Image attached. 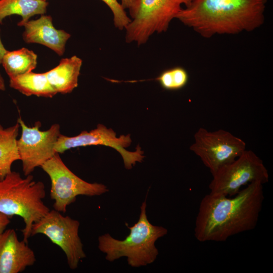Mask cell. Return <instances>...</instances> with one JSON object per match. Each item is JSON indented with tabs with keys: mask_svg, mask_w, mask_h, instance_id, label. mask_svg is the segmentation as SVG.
<instances>
[{
	"mask_svg": "<svg viewBox=\"0 0 273 273\" xmlns=\"http://www.w3.org/2000/svg\"><path fill=\"white\" fill-rule=\"evenodd\" d=\"M263 184L254 181L232 197L206 195L196 216L194 235L201 242H223L254 229L264 199Z\"/></svg>",
	"mask_w": 273,
	"mask_h": 273,
	"instance_id": "cell-1",
	"label": "cell"
},
{
	"mask_svg": "<svg viewBox=\"0 0 273 273\" xmlns=\"http://www.w3.org/2000/svg\"><path fill=\"white\" fill-rule=\"evenodd\" d=\"M266 0H192L176 17L202 37L251 31L264 21Z\"/></svg>",
	"mask_w": 273,
	"mask_h": 273,
	"instance_id": "cell-2",
	"label": "cell"
},
{
	"mask_svg": "<svg viewBox=\"0 0 273 273\" xmlns=\"http://www.w3.org/2000/svg\"><path fill=\"white\" fill-rule=\"evenodd\" d=\"M25 176L12 171L0 178V213L10 218L17 215L23 218V240L27 243L32 225L50 210L42 201L46 196L44 184L34 180L31 174Z\"/></svg>",
	"mask_w": 273,
	"mask_h": 273,
	"instance_id": "cell-3",
	"label": "cell"
},
{
	"mask_svg": "<svg viewBox=\"0 0 273 273\" xmlns=\"http://www.w3.org/2000/svg\"><path fill=\"white\" fill-rule=\"evenodd\" d=\"M146 200L141 206L137 222L128 226L129 234L123 240L116 239L109 234L98 238V248L106 254L107 260L112 262L126 257L128 265L133 267L146 266L154 262L158 255L156 241L165 236L167 230L154 225L148 220L146 214Z\"/></svg>",
	"mask_w": 273,
	"mask_h": 273,
	"instance_id": "cell-4",
	"label": "cell"
},
{
	"mask_svg": "<svg viewBox=\"0 0 273 273\" xmlns=\"http://www.w3.org/2000/svg\"><path fill=\"white\" fill-rule=\"evenodd\" d=\"M192 0H132L131 21L125 28V41L146 43L154 33L166 32L170 22Z\"/></svg>",
	"mask_w": 273,
	"mask_h": 273,
	"instance_id": "cell-5",
	"label": "cell"
},
{
	"mask_svg": "<svg viewBox=\"0 0 273 273\" xmlns=\"http://www.w3.org/2000/svg\"><path fill=\"white\" fill-rule=\"evenodd\" d=\"M51 180L50 197L54 209L65 213L68 206L79 195L99 196L107 192V187L97 183L86 181L74 174L56 153L41 167Z\"/></svg>",
	"mask_w": 273,
	"mask_h": 273,
	"instance_id": "cell-6",
	"label": "cell"
},
{
	"mask_svg": "<svg viewBox=\"0 0 273 273\" xmlns=\"http://www.w3.org/2000/svg\"><path fill=\"white\" fill-rule=\"evenodd\" d=\"M212 175L209 185L210 193L226 197L235 196L243 186L251 183L264 184L269 180L268 172L262 160L254 152L247 150Z\"/></svg>",
	"mask_w": 273,
	"mask_h": 273,
	"instance_id": "cell-7",
	"label": "cell"
},
{
	"mask_svg": "<svg viewBox=\"0 0 273 273\" xmlns=\"http://www.w3.org/2000/svg\"><path fill=\"white\" fill-rule=\"evenodd\" d=\"M194 136V142L190 149L200 158L212 175L246 150L243 140L222 129L211 131L201 127Z\"/></svg>",
	"mask_w": 273,
	"mask_h": 273,
	"instance_id": "cell-8",
	"label": "cell"
},
{
	"mask_svg": "<svg viewBox=\"0 0 273 273\" xmlns=\"http://www.w3.org/2000/svg\"><path fill=\"white\" fill-rule=\"evenodd\" d=\"M79 225L78 220L54 209L32 225L31 236L39 234L47 236L61 248L69 267L75 269L86 257L78 234Z\"/></svg>",
	"mask_w": 273,
	"mask_h": 273,
	"instance_id": "cell-9",
	"label": "cell"
},
{
	"mask_svg": "<svg viewBox=\"0 0 273 273\" xmlns=\"http://www.w3.org/2000/svg\"><path fill=\"white\" fill-rule=\"evenodd\" d=\"M22 129L17 145L22 170L25 176L31 174L34 169L41 167L57 153L56 143L60 133L59 124H53L47 130H40L41 123L29 127L21 117L17 121Z\"/></svg>",
	"mask_w": 273,
	"mask_h": 273,
	"instance_id": "cell-10",
	"label": "cell"
},
{
	"mask_svg": "<svg viewBox=\"0 0 273 273\" xmlns=\"http://www.w3.org/2000/svg\"><path fill=\"white\" fill-rule=\"evenodd\" d=\"M131 143L129 134L117 137L116 132L111 128H107L99 124L97 128L90 131H83L74 136H68L60 134L57 139L55 149L57 153H63L70 149L88 146L102 145L111 147L121 155L124 167L130 169L136 162H141L145 156L144 152L139 146L135 151L126 150Z\"/></svg>",
	"mask_w": 273,
	"mask_h": 273,
	"instance_id": "cell-11",
	"label": "cell"
},
{
	"mask_svg": "<svg viewBox=\"0 0 273 273\" xmlns=\"http://www.w3.org/2000/svg\"><path fill=\"white\" fill-rule=\"evenodd\" d=\"M36 261L34 251L14 229L0 234V273H19Z\"/></svg>",
	"mask_w": 273,
	"mask_h": 273,
	"instance_id": "cell-12",
	"label": "cell"
},
{
	"mask_svg": "<svg viewBox=\"0 0 273 273\" xmlns=\"http://www.w3.org/2000/svg\"><path fill=\"white\" fill-rule=\"evenodd\" d=\"M17 25L25 28L22 37L26 43L41 44L60 56L64 54L71 35L64 30L55 28L51 16L41 15L37 19L20 21Z\"/></svg>",
	"mask_w": 273,
	"mask_h": 273,
	"instance_id": "cell-13",
	"label": "cell"
},
{
	"mask_svg": "<svg viewBox=\"0 0 273 273\" xmlns=\"http://www.w3.org/2000/svg\"><path fill=\"white\" fill-rule=\"evenodd\" d=\"M82 60L74 55L62 59L56 67L46 73L48 80L57 93H70L78 85Z\"/></svg>",
	"mask_w": 273,
	"mask_h": 273,
	"instance_id": "cell-14",
	"label": "cell"
},
{
	"mask_svg": "<svg viewBox=\"0 0 273 273\" xmlns=\"http://www.w3.org/2000/svg\"><path fill=\"white\" fill-rule=\"evenodd\" d=\"M9 85L26 96L52 98L57 94L49 83L45 72L31 71L11 77Z\"/></svg>",
	"mask_w": 273,
	"mask_h": 273,
	"instance_id": "cell-15",
	"label": "cell"
},
{
	"mask_svg": "<svg viewBox=\"0 0 273 273\" xmlns=\"http://www.w3.org/2000/svg\"><path fill=\"white\" fill-rule=\"evenodd\" d=\"M20 125L19 122L4 128L0 124V178L12 171L13 163L20 160L17 141Z\"/></svg>",
	"mask_w": 273,
	"mask_h": 273,
	"instance_id": "cell-16",
	"label": "cell"
},
{
	"mask_svg": "<svg viewBox=\"0 0 273 273\" xmlns=\"http://www.w3.org/2000/svg\"><path fill=\"white\" fill-rule=\"evenodd\" d=\"M48 5L44 0H0V24L6 17L13 15L20 16L22 22L36 15H44Z\"/></svg>",
	"mask_w": 273,
	"mask_h": 273,
	"instance_id": "cell-17",
	"label": "cell"
},
{
	"mask_svg": "<svg viewBox=\"0 0 273 273\" xmlns=\"http://www.w3.org/2000/svg\"><path fill=\"white\" fill-rule=\"evenodd\" d=\"M37 55L25 48L9 51L4 54L2 64L9 78L29 72L37 65Z\"/></svg>",
	"mask_w": 273,
	"mask_h": 273,
	"instance_id": "cell-18",
	"label": "cell"
},
{
	"mask_svg": "<svg viewBox=\"0 0 273 273\" xmlns=\"http://www.w3.org/2000/svg\"><path fill=\"white\" fill-rule=\"evenodd\" d=\"M156 80L164 89L178 90L187 85L189 80V74L185 68L176 66L163 71Z\"/></svg>",
	"mask_w": 273,
	"mask_h": 273,
	"instance_id": "cell-19",
	"label": "cell"
},
{
	"mask_svg": "<svg viewBox=\"0 0 273 273\" xmlns=\"http://www.w3.org/2000/svg\"><path fill=\"white\" fill-rule=\"evenodd\" d=\"M110 8L113 15L115 26L122 30L127 27L131 19L127 15L125 9L117 0H101Z\"/></svg>",
	"mask_w": 273,
	"mask_h": 273,
	"instance_id": "cell-20",
	"label": "cell"
},
{
	"mask_svg": "<svg viewBox=\"0 0 273 273\" xmlns=\"http://www.w3.org/2000/svg\"><path fill=\"white\" fill-rule=\"evenodd\" d=\"M10 223V217L0 213V234L3 233Z\"/></svg>",
	"mask_w": 273,
	"mask_h": 273,
	"instance_id": "cell-21",
	"label": "cell"
},
{
	"mask_svg": "<svg viewBox=\"0 0 273 273\" xmlns=\"http://www.w3.org/2000/svg\"><path fill=\"white\" fill-rule=\"evenodd\" d=\"M7 51L5 48L1 38V29H0V64L2 63L3 57Z\"/></svg>",
	"mask_w": 273,
	"mask_h": 273,
	"instance_id": "cell-22",
	"label": "cell"
},
{
	"mask_svg": "<svg viewBox=\"0 0 273 273\" xmlns=\"http://www.w3.org/2000/svg\"><path fill=\"white\" fill-rule=\"evenodd\" d=\"M132 0H121L122 7L125 9H129L130 7Z\"/></svg>",
	"mask_w": 273,
	"mask_h": 273,
	"instance_id": "cell-23",
	"label": "cell"
},
{
	"mask_svg": "<svg viewBox=\"0 0 273 273\" xmlns=\"http://www.w3.org/2000/svg\"><path fill=\"white\" fill-rule=\"evenodd\" d=\"M6 89L4 79L0 73V90L4 91Z\"/></svg>",
	"mask_w": 273,
	"mask_h": 273,
	"instance_id": "cell-24",
	"label": "cell"
},
{
	"mask_svg": "<svg viewBox=\"0 0 273 273\" xmlns=\"http://www.w3.org/2000/svg\"><path fill=\"white\" fill-rule=\"evenodd\" d=\"M44 1H47V0H44Z\"/></svg>",
	"mask_w": 273,
	"mask_h": 273,
	"instance_id": "cell-25",
	"label": "cell"
}]
</instances>
